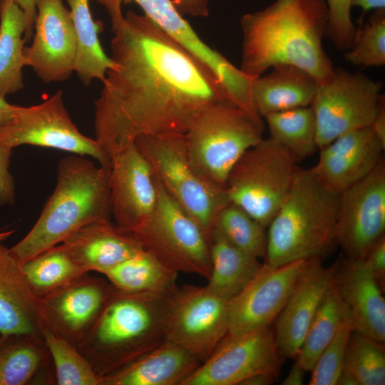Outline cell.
<instances>
[{
    "label": "cell",
    "instance_id": "obj_30",
    "mask_svg": "<svg viewBox=\"0 0 385 385\" xmlns=\"http://www.w3.org/2000/svg\"><path fill=\"white\" fill-rule=\"evenodd\" d=\"M77 40L74 71L81 81L88 85L93 80L103 81L113 61L104 52L98 38L101 21L92 17L89 0H66Z\"/></svg>",
    "mask_w": 385,
    "mask_h": 385
},
{
    "label": "cell",
    "instance_id": "obj_27",
    "mask_svg": "<svg viewBox=\"0 0 385 385\" xmlns=\"http://www.w3.org/2000/svg\"><path fill=\"white\" fill-rule=\"evenodd\" d=\"M209 243L211 270L206 286L230 300L249 284L262 264L216 232H211Z\"/></svg>",
    "mask_w": 385,
    "mask_h": 385
},
{
    "label": "cell",
    "instance_id": "obj_36",
    "mask_svg": "<svg viewBox=\"0 0 385 385\" xmlns=\"http://www.w3.org/2000/svg\"><path fill=\"white\" fill-rule=\"evenodd\" d=\"M384 343L351 331L344 367L356 377L359 385L385 384Z\"/></svg>",
    "mask_w": 385,
    "mask_h": 385
},
{
    "label": "cell",
    "instance_id": "obj_25",
    "mask_svg": "<svg viewBox=\"0 0 385 385\" xmlns=\"http://www.w3.org/2000/svg\"><path fill=\"white\" fill-rule=\"evenodd\" d=\"M56 384L43 336L0 334V385Z\"/></svg>",
    "mask_w": 385,
    "mask_h": 385
},
{
    "label": "cell",
    "instance_id": "obj_19",
    "mask_svg": "<svg viewBox=\"0 0 385 385\" xmlns=\"http://www.w3.org/2000/svg\"><path fill=\"white\" fill-rule=\"evenodd\" d=\"M384 149L371 126L361 128L319 148L318 160L310 169L325 186L341 193L378 166Z\"/></svg>",
    "mask_w": 385,
    "mask_h": 385
},
{
    "label": "cell",
    "instance_id": "obj_41",
    "mask_svg": "<svg viewBox=\"0 0 385 385\" xmlns=\"http://www.w3.org/2000/svg\"><path fill=\"white\" fill-rule=\"evenodd\" d=\"M364 261L376 281L384 290L385 284V236L380 237L369 249Z\"/></svg>",
    "mask_w": 385,
    "mask_h": 385
},
{
    "label": "cell",
    "instance_id": "obj_20",
    "mask_svg": "<svg viewBox=\"0 0 385 385\" xmlns=\"http://www.w3.org/2000/svg\"><path fill=\"white\" fill-rule=\"evenodd\" d=\"M337 264L324 266L309 260L278 315L274 337L283 357L296 358L306 333L327 290L335 280Z\"/></svg>",
    "mask_w": 385,
    "mask_h": 385
},
{
    "label": "cell",
    "instance_id": "obj_6",
    "mask_svg": "<svg viewBox=\"0 0 385 385\" xmlns=\"http://www.w3.org/2000/svg\"><path fill=\"white\" fill-rule=\"evenodd\" d=\"M265 124L227 100L205 107L184 134L188 157L212 183L225 188L240 157L263 138Z\"/></svg>",
    "mask_w": 385,
    "mask_h": 385
},
{
    "label": "cell",
    "instance_id": "obj_34",
    "mask_svg": "<svg viewBox=\"0 0 385 385\" xmlns=\"http://www.w3.org/2000/svg\"><path fill=\"white\" fill-rule=\"evenodd\" d=\"M265 229L240 207L229 202L217 215L211 232H216L236 247L260 259L266 253Z\"/></svg>",
    "mask_w": 385,
    "mask_h": 385
},
{
    "label": "cell",
    "instance_id": "obj_35",
    "mask_svg": "<svg viewBox=\"0 0 385 385\" xmlns=\"http://www.w3.org/2000/svg\"><path fill=\"white\" fill-rule=\"evenodd\" d=\"M43 339L50 353L58 385H101V376L76 347L46 328Z\"/></svg>",
    "mask_w": 385,
    "mask_h": 385
},
{
    "label": "cell",
    "instance_id": "obj_7",
    "mask_svg": "<svg viewBox=\"0 0 385 385\" xmlns=\"http://www.w3.org/2000/svg\"><path fill=\"white\" fill-rule=\"evenodd\" d=\"M134 143L157 181L195 220L209 240L217 215L230 201L225 188L210 182L193 166L184 134L140 136Z\"/></svg>",
    "mask_w": 385,
    "mask_h": 385
},
{
    "label": "cell",
    "instance_id": "obj_13",
    "mask_svg": "<svg viewBox=\"0 0 385 385\" xmlns=\"http://www.w3.org/2000/svg\"><path fill=\"white\" fill-rule=\"evenodd\" d=\"M228 301L207 286L177 288L166 342L183 347L202 362L229 332Z\"/></svg>",
    "mask_w": 385,
    "mask_h": 385
},
{
    "label": "cell",
    "instance_id": "obj_10",
    "mask_svg": "<svg viewBox=\"0 0 385 385\" xmlns=\"http://www.w3.org/2000/svg\"><path fill=\"white\" fill-rule=\"evenodd\" d=\"M382 84L362 73L334 68L319 84L311 107L317 125L319 149L337 137L370 126L384 101Z\"/></svg>",
    "mask_w": 385,
    "mask_h": 385
},
{
    "label": "cell",
    "instance_id": "obj_15",
    "mask_svg": "<svg viewBox=\"0 0 385 385\" xmlns=\"http://www.w3.org/2000/svg\"><path fill=\"white\" fill-rule=\"evenodd\" d=\"M31 45L24 48L25 66L46 83L63 81L74 71L77 49L70 10L63 0H36Z\"/></svg>",
    "mask_w": 385,
    "mask_h": 385
},
{
    "label": "cell",
    "instance_id": "obj_37",
    "mask_svg": "<svg viewBox=\"0 0 385 385\" xmlns=\"http://www.w3.org/2000/svg\"><path fill=\"white\" fill-rule=\"evenodd\" d=\"M344 59L364 67L385 64V9L375 10L364 25L356 30L351 48L344 53Z\"/></svg>",
    "mask_w": 385,
    "mask_h": 385
},
{
    "label": "cell",
    "instance_id": "obj_23",
    "mask_svg": "<svg viewBox=\"0 0 385 385\" xmlns=\"http://www.w3.org/2000/svg\"><path fill=\"white\" fill-rule=\"evenodd\" d=\"M62 243L86 272L102 274L143 249L133 234L110 220L87 225Z\"/></svg>",
    "mask_w": 385,
    "mask_h": 385
},
{
    "label": "cell",
    "instance_id": "obj_46",
    "mask_svg": "<svg viewBox=\"0 0 385 385\" xmlns=\"http://www.w3.org/2000/svg\"><path fill=\"white\" fill-rule=\"evenodd\" d=\"M278 376L269 372L259 373L245 380L241 385H270L276 381Z\"/></svg>",
    "mask_w": 385,
    "mask_h": 385
},
{
    "label": "cell",
    "instance_id": "obj_32",
    "mask_svg": "<svg viewBox=\"0 0 385 385\" xmlns=\"http://www.w3.org/2000/svg\"><path fill=\"white\" fill-rule=\"evenodd\" d=\"M21 265L30 287L41 298L87 273L63 243L43 251Z\"/></svg>",
    "mask_w": 385,
    "mask_h": 385
},
{
    "label": "cell",
    "instance_id": "obj_26",
    "mask_svg": "<svg viewBox=\"0 0 385 385\" xmlns=\"http://www.w3.org/2000/svg\"><path fill=\"white\" fill-rule=\"evenodd\" d=\"M272 68L252 83L254 105L262 118L272 113L311 106L319 86L311 73L291 64Z\"/></svg>",
    "mask_w": 385,
    "mask_h": 385
},
{
    "label": "cell",
    "instance_id": "obj_11",
    "mask_svg": "<svg viewBox=\"0 0 385 385\" xmlns=\"http://www.w3.org/2000/svg\"><path fill=\"white\" fill-rule=\"evenodd\" d=\"M22 145L89 156L100 165L111 168L110 157L96 140L81 133L71 120L61 91L36 105L16 106L9 121L0 128V145L13 149Z\"/></svg>",
    "mask_w": 385,
    "mask_h": 385
},
{
    "label": "cell",
    "instance_id": "obj_47",
    "mask_svg": "<svg viewBox=\"0 0 385 385\" xmlns=\"http://www.w3.org/2000/svg\"><path fill=\"white\" fill-rule=\"evenodd\" d=\"M359 6L363 13L370 10L385 9V0H351V6Z\"/></svg>",
    "mask_w": 385,
    "mask_h": 385
},
{
    "label": "cell",
    "instance_id": "obj_42",
    "mask_svg": "<svg viewBox=\"0 0 385 385\" xmlns=\"http://www.w3.org/2000/svg\"><path fill=\"white\" fill-rule=\"evenodd\" d=\"M183 14L205 17L209 15L208 0H171Z\"/></svg>",
    "mask_w": 385,
    "mask_h": 385
},
{
    "label": "cell",
    "instance_id": "obj_1",
    "mask_svg": "<svg viewBox=\"0 0 385 385\" xmlns=\"http://www.w3.org/2000/svg\"><path fill=\"white\" fill-rule=\"evenodd\" d=\"M112 29L113 66L94 102L95 139L110 158L140 136L185 134L205 107L227 100L214 75L144 14L130 11Z\"/></svg>",
    "mask_w": 385,
    "mask_h": 385
},
{
    "label": "cell",
    "instance_id": "obj_12",
    "mask_svg": "<svg viewBox=\"0 0 385 385\" xmlns=\"http://www.w3.org/2000/svg\"><path fill=\"white\" fill-rule=\"evenodd\" d=\"M282 358L270 326L228 333L181 385H241L259 373L279 375Z\"/></svg>",
    "mask_w": 385,
    "mask_h": 385
},
{
    "label": "cell",
    "instance_id": "obj_48",
    "mask_svg": "<svg viewBox=\"0 0 385 385\" xmlns=\"http://www.w3.org/2000/svg\"><path fill=\"white\" fill-rule=\"evenodd\" d=\"M16 106L8 103L5 98L0 97V128L9 121Z\"/></svg>",
    "mask_w": 385,
    "mask_h": 385
},
{
    "label": "cell",
    "instance_id": "obj_9",
    "mask_svg": "<svg viewBox=\"0 0 385 385\" xmlns=\"http://www.w3.org/2000/svg\"><path fill=\"white\" fill-rule=\"evenodd\" d=\"M155 181V207L131 234L143 249L171 270L207 279L211 270L207 237L195 220Z\"/></svg>",
    "mask_w": 385,
    "mask_h": 385
},
{
    "label": "cell",
    "instance_id": "obj_2",
    "mask_svg": "<svg viewBox=\"0 0 385 385\" xmlns=\"http://www.w3.org/2000/svg\"><path fill=\"white\" fill-rule=\"evenodd\" d=\"M328 23L326 0H275L268 7L240 19V70L252 78L278 64L297 66L319 84L334 68L322 46Z\"/></svg>",
    "mask_w": 385,
    "mask_h": 385
},
{
    "label": "cell",
    "instance_id": "obj_38",
    "mask_svg": "<svg viewBox=\"0 0 385 385\" xmlns=\"http://www.w3.org/2000/svg\"><path fill=\"white\" fill-rule=\"evenodd\" d=\"M350 317L345 319L332 341L322 351L315 362L309 381L310 385H337L344 361L350 334Z\"/></svg>",
    "mask_w": 385,
    "mask_h": 385
},
{
    "label": "cell",
    "instance_id": "obj_21",
    "mask_svg": "<svg viewBox=\"0 0 385 385\" xmlns=\"http://www.w3.org/2000/svg\"><path fill=\"white\" fill-rule=\"evenodd\" d=\"M335 282L348 308L352 331L385 342L383 290L363 260L346 257L337 264Z\"/></svg>",
    "mask_w": 385,
    "mask_h": 385
},
{
    "label": "cell",
    "instance_id": "obj_43",
    "mask_svg": "<svg viewBox=\"0 0 385 385\" xmlns=\"http://www.w3.org/2000/svg\"><path fill=\"white\" fill-rule=\"evenodd\" d=\"M21 9L24 14L26 21V31L24 38L26 43L29 42L34 34V26L36 16V0H13Z\"/></svg>",
    "mask_w": 385,
    "mask_h": 385
},
{
    "label": "cell",
    "instance_id": "obj_4",
    "mask_svg": "<svg viewBox=\"0 0 385 385\" xmlns=\"http://www.w3.org/2000/svg\"><path fill=\"white\" fill-rule=\"evenodd\" d=\"M110 168L96 166L83 155L63 158L57 183L38 219L27 235L9 248L19 264L62 243L91 223L110 220Z\"/></svg>",
    "mask_w": 385,
    "mask_h": 385
},
{
    "label": "cell",
    "instance_id": "obj_16",
    "mask_svg": "<svg viewBox=\"0 0 385 385\" xmlns=\"http://www.w3.org/2000/svg\"><path fill=\"white\" fill-rule=\"evenodd\" d=\"M308 261L280 266L263 263L249 284L228 301V333L269 327L284 307Z\"/></svg>",
    "mask_w": 385,
    "mask_h": 385
},
{
    "label": "cell",
    "instance_id": "obj_5",
    "mask_svg": "<svg viewBox=\"0 0 385 385\" xmlns=\"http://www.w3.org/2000/svg\"><path fill=\"white\" fill-rule=\"evenodd\" d=\"M339 194L325 186L310 168L300 169L267 227L265 262L280 266L328 253L337 244Z\"/></svg>",
    "mask_w": 385,
    "mask_h": 385
},
{
    "label": "cell",
    "instance_id": "obj_31",
    "mask_svg": "<svg viewBox=\"0 0 385 385\" xmlns=\"http://www.w3.org/2000/svg\"><path fill=\"white\" fill-rule=\"evenodd\" d=\"M350 317L335 282L324 296L295 358L305 371H311L342 322Z\"/></svg>",
    "mask_w": 385,
    "mask_h": 385
},
{
    "label": "cell",
    "instance_id": "obj_29",
    "mask_svg": "<svg viewBox=\"0 0 385 385\" xmlns=\"http://www.w3.org/2000/svg\"><path fill=\"white\" fill-rule=\"evenodd\" d=\"M26 21L13 0H0V97L23 88Z\"/></svg>",
    "mask_w": 385,
    "mask_h": 385
},
{
    "label": "cell",
    "instance_id": "obj_50",
    "mask_svg": "<svg viewBox=\"0 0 385 385\" xmlns=\"http://www.w3.org/2000/svg\"><path fill=\"white\" fill-rule=\"evenodd\" d=\"M14 233V230L0 232V243L8 239Z\"/></svg>",
    "mask_w": 385,
    "mask_h": 385
},
{
    "label": "cell",
    "instance_id": "obj_17",
    "mask_svg": "<svg viewBox=\"0 0 385 385\" xmlns=\"http://www.w3.org/2000/svg\"><path fill=\"white\" fill-rule=\"evenodd\" d=\"M87 272L42 297L46 328L72 345H79L98 319L114 287Z\"/></svg>",
    "mask_w": 385,
    "mask_h": 385
},
{
    "label": "cell",
    "instance_id": "obj_44",
    "mask_svg": "<svg viewBox=\"0 0 385 385\" xmlns=\"http://www.w3.org/2000/svg\"><path fill=\"white\" fill-rule=\"evenodd\" d=\"M374 133L385 148V106L384 101L381 103L378 113L370 125Z\"/></svg>",
    "mask_w": 385,
    "mask_h": 385
},
{
    "label": "cell",
    "instance_id": "obj_22",
    "mask_svg": "<svg viewBox=\"0 0 385 385\" xmlns=\"http://www.w3.org/2000/svg\"><path fill=\"white\" fill-rule=\"evenodd\" d=\"M42 298L31 289L21 265L0 243V334L42 336Z\"/></svg>",
    "mask_w": 385,
    "mask_h": 385
},
{
    "label": "cell",
    "instance_id": "obj_39",
    "mask_svg": "<svg viewBox=\"0 0 385 385\" xmlns=\"http://www.w3.org/2000/svg\"><path fill=\"white\" fill-rule=\"evenodd\" d=\"M326 36L337 50L345 52L351 48L356 32L351 18V0H326Z\"/></svg>",
    "mask_w": 385,
    "mask_h": 385
},
{
    "label": "cell",
    "instance_id": "obj_33",
    "mask_svg": "<svg viewBox=\"0 0 385 385\" xmlns=\"http://www.w3.org/2000/svg\"><path fill=\"white\" fill-rule=\"evenodd\" d=\"M270 138L299 161L319 149L317 125L312 107H299L270 113L263 118Z\"/></svg>",
    "mask_w": 385,
    "mask_h": 385
},
{
    "label": "cell",
    "instance_id": "obj_28",
    "mask_svg": "<svg viewBox=\"0 0 385 385\" xmlns=\"http://www.w3.org/2000/svg\"><path fill=\"white\" fill-rule=\"evenodd\" d=\"M178 274L143 248L103 275L122 292L163 293L177 288Z\"/></svg>",
    "mask_w": 385,
    "mask_h": 385
},
{
    "label": "cell",
    "instance_id": "obj_14",
    "mask_svg": "<svg viewBox=\"0 0 385 385\" xmlns=\"http://www.w3.org/2000/svg\"><path fill=\"white\" fill-rule=\"evenodd\" d=\"M385 230V163L339 194L336 242L349 259L363 260Z\"/></svg>",
    "mask_w": 385,
    "mask_h": 385
},
{
    "label": "cell",
    "instance_id": "obj_40",
    "mask_svg": "<svg viewBox=\"0 0 385 385\" xmlns=\"http://www.w3.org/2000/svg\"><path fill=\"white\" fill-rule=\"evenodd\" d=\"M11 150L0 145V206L15 202V185L9 170Z\"/></svg>",
    "mask_w": 385,
    "mask_h": 385
},
{
    "label": "cell",
    "instance_id": "obj_3",
    "mask_svg": "<svg viewBox=\"0 0 385 385\" xmlns=\"http://www.w3.org/2000/svg\"><path fill=\"white\" fill-rule=\"evenodd\" d=\"M177 288L163 293L114 288L96 324L76 349L101 377L163 344Z\"/></svg>",
    "mask_w": 385,
    "mask_h": 385
},
{
    "label": "cell",
    "instance_id": "obj_8",
    "mask_svg": "<svg viewBox=\"0 0 385 385\" xmlns=\"http://www.w3.org/2000/svg\"><path fill=\"white\" fill-rule=\"evenodd\" d=\"M298 162L270 137L262 138L231 169L225 186L230 202L267 228L294 183Z\"/></svg>",
    "mask_w": 385,
    "mask_h": 385
},
{
    "label": "cell",
    "instance_id": "obj_18",
    "mask_svg": "<svg viewBox=\"0 0 385 385\" xmlns=\"http://www.w3.org/2000/svg\"><path fill=\"white\" fill-rule=\"evenodd\" d=\"M109 194L115 224L125 232H133L153 212L158 200L155 178L135 143L111 158Z\"/></svg>",
    "mask_w": 385,
    "mask_h": 385
},
{
    "label": "cell",
    "instance_id": "obj_45",
    "mask_svg": "<svg viewBox=\"0 0 385 385\" xmlns=\"http://www.w3.org/2000/svg\"><path fill=\"white\" fill-rule=\"evenodd\" d=\"M306 371L297 362L292 366L287 376L282 381V385H302Z\"/></svg>",
    "mask_w": 385,
    "mask_h": 385
},
{
    "label": "cell",
    "instance_id": "obj_49",
    "mask_svg": "<svg viewBox=\"0 0 385 385\" xmlns=\"http://www.w3.org/2000/svg\"><path fill=\"white\" fill-rule=\"evenodd\" d=\"M337 385H359V382L354 375L343 366L338 377Z\"/></svg>",
    "mask_w": 385,
    "mask_h": 385
},
{
    "label": "cell",
    "instance_id": "obj_24",
    "mask_svg": "<svg viewBox=\"0 0 385 385\" xmlns=\"http://www.w3.org/2000/svg\"><path fill=\"white\" fill-rule=\"evenodd\" d=\"M201 363L188 350L165 342L101 376V385H181Z\"/></svg>",
    "mask_w": 385,
    "mask_h": 385
}]
</instances>
